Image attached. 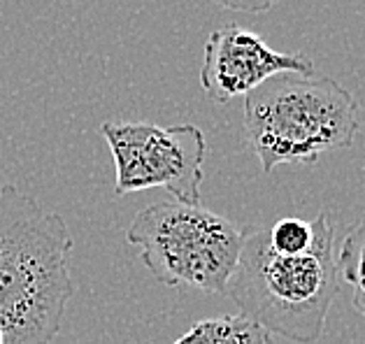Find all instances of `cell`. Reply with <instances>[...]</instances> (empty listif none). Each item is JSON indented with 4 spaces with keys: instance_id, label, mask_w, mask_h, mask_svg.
<instances>
[{
    "instance_id": "obj_5",
    "label": "cell",
    "mask_w": 365,
    "mask_h": 344,
    "mask_svg": "<svg viewBox=\"0 0 365 344\" xmlns=\"http://www.w3.org/2000/svg\"><path fill=\"white\" fill-rule=\"evenodd\" d=\"M101 133L114 158V193L119 198L161 187L177 202L200 205L207 145L198 126L180 123L165 128L142 121H105Z\"/></svg>"
},
{
    "instance_id": "obj_9",
    "label": "cell",
    "mask_w": 365,
    "mask_h": 344,
    "mask_svg": "<svg viewBox=\"0 0 365 344\" xmlns=\"http://www.w3.org/2000/svg\"><path fill=\"white\" fill-rule=\"evenodd\" d=\"M265 233H268L270 246L279 254L296 256L314 244V221H305L298 217L279 219L277 224L265 228Z\"/></svg>"
},
{
    "instance_id": "obj_1",
    "label": "cell",
    "mask_w": 365,
    "mask_h": 344,
    "mask_svg": "<svg viewBox=\"0 0 365 344\" xmlns=\"http://www.w3.org/2000/svg\"><path fill=\"white\" fill-rule=\"evenodd\" d=\"M73 235L58 212L0 187V330L7 344H51L75 296Z\"/></svg>"
},
{
    "instance_id": "obj_10",
    "label": "cell",
    "mask_w": 365,
    "mask_h": 344,
    "mask_svg": "<svg viewBox=\"0 0 365 344\" xmlns=\"http://www.w3.org/2000/svg\"><path fill=\"white\" fill-rule=\"evenodd\" d=\"M215 5L224 7V10L245 12V14H263L272 10L279 0H212Z\"/></svg>"
},
{
    "instance_id": "obj_3",
    "label": "cell",
    "mask_w": 365,
    "mask_h": 344,
    "mask_svg": "<svg viewBox=\"0 0 365 344\" xmlns=\"http://www.w3.org/2000/svg\"><path fill=\"white\" fill-rule=\"evenodd\" d=\"M245 133L265 174L317 163L361 135L359 103L333 77L277 75L245 95Z\"/></svg>"
},
{
    "instance_id": "obj_6",
    "label": "cell",
    "mask_w": 365,
    "mask_h": 344,
    "mask_svg": "<svg viewBox=\"0 0 365 344\" xmlns=\"http://www.w3.org/2000/svg\"><path fill=\"white\" fill-rule=\"evenodd\" d=\"M277 75H314V63L302 54L274 51L261 35L226 24L205 42L200 86L210 100L224 105L249 95Z\"/></svg>"
},
{
    "instance_id": "obj_2",
    "label": "cell",
    "mask_w": 365,
    "mask_h": 344,
    "mask_svg": "<svg viewBox=\"0 0 365 344\" xmlns=\"http://www.w3.org/2000/svg\"><path fill=\"white\" fill-rule=\"evenodd\" d=\"M312 221L314 244L296 256L274 251L265 228H247L235 275L226 288L240 314L270 335L298 344L319 342L340 291L331 214L324 209Z\"/></svg>"
},
{
    "instance_id": "obj_7",
    "label": "cell",
    "mask_w": 365,
    "mask_h": 344,
    "mask_svg": "<svg viewBox=\"0 0 365 344\" xmlns=\"http://www.w3.org/2000/svg\"><path fill=\"white\" fill-rule=\"evenodd\" d=\"M173 344H272L270 333L245 314H221L195 321Z\"/></svg>"
},
{
    "instance_id": "obj_11",
    "label": "cell",
    "mask_w": 365,
    "mask_h": 344,
    "mask_svg": "<svg viewBox=\"0 0 365 344\" xmlns=\"http://www.w3.org/2000/svg\"><path fill=\"white\" fill-rule=\"evenodd\" d=\"M0 344H7V340H5V333L0 330Z\"/></svg>"
},
{
    "instance_id": "obj_4",
    "label": "cell",
    "mask_w": 365,
    "mask_h": 344,
    "mask_svg": "<svg viewBox=\"0 0 365 344\" xmlns=\"http://www.w3.org/2000/svg\"><path fill=\"white\" fill-rule=\"evenodd\" d=\"M245 235L247 228L217 212L173 200L140 209L126 240L161 284L226 293Z\"/></svg>"
},
{
    "instance_id": "obj_8",
    "label": "cell",
    "mask_w": 365,
    "mask_h": 344,
    "mask_svg": "<svg viewBox=\"0 0 365 344\" xmlns=\"http://www.w3.org/2000/svg\"><path fill=\"white\" fill-rule=\"evenodd\" d=\"M340 281L351 286L354 310L365 319V217L349 228L340 249L335 251Z\"/></svg>"
}]
</instances>
